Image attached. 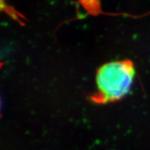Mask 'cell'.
<instances>
[{"mask_svg": "<svg viewBox=\"0 0 150 150\" xmlns=\"http://www.w3.org/2000/svg\"><path fill=\"white\" fill-rule=\"evenodd\" d=\"M135 68L130 61H113L99 69L96 76L99 102L116 101L128 93L135 76Z\"/></svg>", "mask_w": 150, "mask_h": 150, "instance_id": "1", "label": "cell"}]
</instances>
